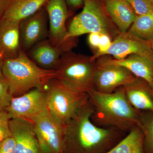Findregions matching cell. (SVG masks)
<instances>
[{
	"label": "cell",
	"instance_id": "cell-1",
	"mask_svg": "<svg viewBox=\"0 0 153 153\" xmlns=\"http://www.w3.org/2000/svg\"><path fill=\"white\" fill-rule=\"evenodd\" d=\"M92 106L88 100L64 126V153H105L128 133L113 128H102L91 121Z\"/></svg>",
	"mask_w": 153,
	"mask_h": 153
},
{
	"label": "cell",
	"instance_id": "cell-2",
	"mask_svg": "<svg viewBox=\"0 0 153 153\" xmlns=\"http://www.w3.org/2000/svg\"><path fill=\"white\" fill-rule=\"evenodd\" d=\"M87 94L93 109L91 119L96 125L127 133L139 127L140 112L129 102L123 86L111 93H101L93 89Z\"/></svg>",
	"mask_w": 153,
	"mask_h": 153
},
{
	"label": "cell",
	"instance_id": "cell-3",
	"mask_svg": "<svg viewBox=\"0 0 153 153\" xmlns=\"http://www.w3.org/2000/svg\"><path fill=\"white\" fill-rule=\"evenodd\" d=\"M2 70L13 97L44 88L56 75L55 70L43 69L35 64L22 49L16 57L4 59Z\"/></svg>",
	"mask_w": 153,
	"mask_h": 153
},
{
	"label": "cell",
	"instance_id": "cell-4",
	"mask_svg": "<svg viewBox=\"0 0 153 153\" xmlns=\"http://www.w3.org/2000/svg\"><path fill=\"white\" fill-rule=\"evenodd\" d=\"M96 60L69 51L63 53L55 69V79L71 90L87 94L94 89Z\"/></svg>",
	"mask_w": 153,
	"mask_h": 153
},
{
	"label": "cell",
	"instance_id": "cell-5",
	"mask_svg": "<svg viewBox=\"0 0 153 153\" xmlns=\"http://www.w3.org/2000/svg\"><path fill=\"white\" fill-rule=\"evenodd\" d=\"M83 4L82 11L72 19L67 29L69 39L93 33L114 38L120 33L99 0H83Z\"/></svg>",
	"mask_w": 153,
	"mask_h": 153
},
{
	"label": "cell",
	"instance_id": "cell-6",
	"mask_svg": "<svg viewBox=\"0 0 153 153\" xmlns=\"http://www.w3.org/2000/svg\"><path fill=\"white\" fill-rule=\"evenodd\" d=\"M49 113L58 124L64 126L88 100L87 94L69 89L54 78L44 87Z\"/></svg>",
	"mask_w": 153,
	"mask_h": 153
},
{
	"label": "cell",
	"instance_id": "cell-7",
	"mask_svg": "<svg viewBox=\"0 0 153 153\" xmlns=\"http://www.w3.org/2000/svg\"><path fill=\"white\" fill-rule=\"evenodd\" d=\"M49 21V39L63 52L71 51L76 39L68 37L66 27L68 11L65 0H49L45 6Z\"/></svg>",
	"mask_w": 153,
	"mask_h": 153
},
{
	"label": "cell",
	"instance_id": "cell-8",
	"mask_svg": "<svg viewBox=\"0 0 153 153\" xmlns=\"http://www.w3.org/2000/svg\"><path fill=\"white\" fill-rule=\"evenodd\" d=\"M135 77L126 68L110 63L101 56L96 60L94 90L102 93H112Z\"/></svg>",
	"mask_w": 153,
	"mask_h": 153
},
{
	"label": "cell",
	"instance_id": "cell-9",
	"mask_svg": "<svg viewBox=\"0 0 153 153\" xmlns=\"http://www.w3.org/2000/svg\"><path fill=\"white\" fill-rule=\"evenodd\" d=\"M30 121L35 127L41 153H64V126L54 120L48 108Z\"/></svg>",
	"mask_w": 153,
	"mask_h": 153
},
{
	"label": "cell",
	"instance_id": "cell-10",
	"mask_svg": "<svg viewBox=\"0 0 153 153\" xmlns=\"http://www.w3.org/2000/svg\"><path fill=\"white\" fill-rule=\"evenodd\" d=\"M47 95L44 88H36L18 97H13L5 111L11 119L31 120L46 110Z\"/></svg>",
	"mask_w": 153,
	"mask_h": 153
},
{
	"label": "cell",
	"instance_id": "cell-11",
	"mask_svg": "<svg viewBox=\"0 0 153 153\" xmlns=\"http://www.w3.org/2000/svg\"><path fill=\"white\" fill-rule=\"evenodd\" d=\"M20 34L21 48L26 52L49 38V21L45 7L21 22Z\"/></svg>",
	"mask_w": 153,
	"mask_h": 153
},
{
	"label": "cell",
	"instance_id": "cell-12",
	"mask_svg": "<svg viewBox=\"0 0 153 153\" xmlns=\"http://www.w3.org/2000/svg\"><path fill=\"white\" fill-rule=\"evenodd\" d=\"M133 54L153 60L150 42L141 39L128 31L120 33L114 38L111 46L104 55H111L114 59L119 60Z\"/></svg>",
	"mask_w": 153,
	"mask_h": 153
},
{
	"label": "cell",
	"instance_id": "cell-13",
	"mask_svg": "<svg viewBox=\"0 0 153 153\" xmlns=\"http://www.w3.org/2000/svg\"><path fill=\"white\" fill-rule=\"evenodd\" d=\"M9 123L16 153H41L38 137L32 122L24 119H11Z\"/></svg>",
	"mask_w": 153,
	"mask_h": 153
},
{
	"label": "cell",
	"instance_id": "cell-14",
	"mask_svg": "<svg viewBox=\"0 0 153 153\" xmlns=\"http://www.w3.org/2000/svg\"><path fill=\"white\" fill-rule=\"evenodd\" d=\"M126 97L139 112L153 113V88L142 78L136 77L125 86Z\"/></svg>",
	"mask_w": 153,
	"mask_h": 153
},
{
	"label": "cell",
	"instance_id": "cell-15",
	"mask_svg": "<svg viewBox=\"0 0 153 153\" xmlns=\"http://www.w3.org/2000/svg\"><path fill=\"white\" fill-rule=\"evenodd\" d=\"M20 22L2 19L0 21V55L4 59L16 56L22 50Z\"/></svg>",
	"mask_w": 153,
	"mask_h": 153
},
{
	"label": "cell",
	"instance_id": "cell-16",
	"mask_svg": "<svg viewBox=\"0 0 153 153\" xmlns=\"http://www.w3.org/2000/svg\"><path fill=\"white\" fill-rule=\"evenodd\" d=\"M63 53L49 38L39 42L26 52L29 58L41 68L54 70Z\"/></svg>",
	"mask_w": 153,
	"mask_h": 153
},
{
	"label": "cell",
	"instance_id": "cell-17",
	"mask_svg": "<svg viewBox=\"0 0 153 153\" xmlns=\"http://www.w3.org/2000/svg\"><path fill=\"white\" fill-rule=\"evenodd\" d=\"M103 56L108 62L126 68L135 76L144 79L153 88V60L136 54L119 60Z\"/></svg>",
	"mask_w": 153,
	"mask_h": 153
},
{
	"label": "cell",
	"instance_id": "cell-18",
	"mask_svg": "<svg viewBox=\"0 0 153 153\" xmlns=\"http://www.w3.org/2000/svg\"><path fill=\"white\" fill-rule=\"evenodd\" d=\"M108 14L120 33L129 29L137 16L134 11L126 0H104Z\"/></svg>",
	"mask_w": 153,
	"mask_h": 153
},
{
	"label": "cell",
	"instance_id": "cell-19",
	"mask_svg": "<svg viewBox=\"0 0 153 153\" xmlns=\"http://www.w3.org/2000/svg\"><path fill=\"white\" fill-rule=\"evenodd\" d=\"M49 0H8L2 19L20 22L34 15Z\"/></svg>",
	"mask_w": 153,
	"mask_h": 153
},
{
	"label": "cell",
	"instance_id": "cell-20",
	"mask_svg": "<svg viewBox=\"0 0 153 153\" xmlns=\"http://www.w3.org/2000/svg\"><path fill=\"white\" fill-rule=\"evenodd\" d=\"M143 135L139 127L131 130L125 137L105 153H144Z\"/></svg>",
	"mask_w": 153,
	"mask_h": 153
},
{
	"label": "cell",
	"instance_id": "cell-21",
	"mask_svg": "<svg viewBox=\"0 0 153 153\" xmlns=\"http://www.w3.org/2000/svg\"><path fill=\"white\" fill-rule=\"evenodd\" d=\"M128 31L138 38L150 42L153 38V12L137 16Z\"/></svg>",
	"mask_w": 153,
	"mask_h": 153
},
{
	"label": "cell",
	"instance_id": "cell-22",
	"mask_svg": "<svg viewBox=\"0 0 153 153\" xmlns=\"http://www.w3.org/2000/svg\"><path fill=\"white\" fill-rule=\"evenodd\" d=\"M140 112L139 125L143 135V146L144 153H153V113Z\"/></svg>",
	"mask_w": 153,
	"mask_h": 153
},
{
	"label": "cell",
	"instance_id": "cell-23",
	"mask_svg": "<svg viewBox=\"0 0 153 153\" xmlns=\"http://www.w3.org/2000/svg\"><path fill=\"white\" fill-rule=\"evenodd\" d=\"M137 16H141L153 12V5L149 0H126Z\"/></svg>",
	"mask_w": 153,
	"mask_h": 153
},
{
	"label": "cell",
	"instance_id": "cell-24",
	"mask_svg": "<svg viewBox=\"0 0 153 153\" xmlns=\"http://www.w3.org/2000/svg\"><path fill=\"white\" fill-rule=\"evenodd\" d=\"M12 97L7 82L4 78H0V111H5L10 105Z\"/></svg>",
	"mask_w": 153,
	"mask_h": 153
},
{
	"label": "cell",
	"instance_id": "cell-25",
	"mask_svg": "<svg viewBox=\"0 0 153 153\" xmlns=\"http://www.w3.org/2000/svg\"><path fill=\"white\" fill-rule=\"evenodd\" d=\"M10 120V117L5 111H2L0 115V144L6 139L12 137L9 123Z\"/></svg>",
	"mask_w": 153,
	"mask_h": 153
},
{
	"label": "cell",
	"instance_id": "cell-26",
	"mask_svg": "<svg viewBox=\"0 0 153 153\" xmlns=\"http://www.w3.org/2000/svg\"><path fill=\"white\" fill-rule=\"evenodd\" d=\"M111 38L108 35L101 34L97 51L91 56L92 59L96 60L99 57L103 56L108 50L112 44Z\"/></svg>",
	"mask_w": 153,
	"mask_h": 153
},
{
	"label": "cell",
	"instance_id": "cell-27",
	"mask_svg": "<svg viewBox=\"0 0 153 153\" xmlns=\"http://www.w3.org/2000/svg\"><path fill=\"white\" fill-rule=\"evenodd\" d=\"M0 153H16L15 141L13 137L7 138L0 144Z\"/></svg>",
	"mask_w": 153,
	"mask_h": 153
},
{
	"label": "cell",
	"instance_id": "cell-28",
	"mask_svg": "<svg viewBox=\"0 0 153 153\" xmlns=\"http://www.w3.org/2000/svg\"><path fill=\"white\" fill-rule=\"evenodd\" d=\"M101 33H91L88 34V41L91 47L94 49H98Z\"/></svg>",
	"mask_w": 153,
	"mask_h": 153
},
{
	"label": "cell",
	"instance_id": "cell-29",
	"mask_svg": "<svg viewBox=\"0 0 153 153\" xmlns=\"http://www.w3.org/2000/svg\"><path fill=\"white\" fill-rule=\"evenodd\" d=\"M69 6L74 8L78 7L83 4V0H65Z\"/></svg>",
	"mask_w": 153,
	"mask_h": 153
},
{
	"label": "cell",
	"instance_id": "cell-30",
	"mask_svg": "<svg viewBox=\"0 0 153 153\" xmlns=\"http://www.w3.org/2000/svg\"><path fill=\"white\" fill-rule=\"evenodd\" d=\"M8 0H0V21L2 19Z\"/></svg>",
	"mask_w": 153,
	"mask_h": 153
},
{
	"label": "cell",
	"instance_id": "cell-31",
	"mask_svg": "<svg viewBox=\"0 0 153 153\" xmlns=\"http://www.w3.org/2000/svg\"><path fill=\"white\" fill-rule=\"evenodd\" d=\"M4 62V58L0 55V78H4L3 74V64Z\"/></svg>",
	"mask_w": 153,
	"mask_h": 153
},
{
	"label": "cell",
	"instance_id": "cell-32",
	"mask_svg": "<svg viewBox=\"0 0 153 153\" xmlns=\"http://www.w3.org/2000/svg\"><path fill=\"white\" fill-rule=\"evenodd\" d=\"M150 42L151 48H152V50L153 53V38L150 41Z\"/></svg>",
	"mask_w": 153,
	"mask_h": 153
},
{
	"label": "cell",
	"instance_id": "cell-33",
	"mask_svg": "<svg viewBox=\"0 0 153 153\" xmlns=\"http://www.w3.org/2000/svg\"><path fill=\"white\" fill-rule=\"evenodd\" d=\"M152 3V4L153 5V0H149Z\"/></svg>",
	"mask_w": 153,
	"mask_h": 153
},
{
	"label": "cell",
	"instance_id": "cell-34",
	"mask_svg": "<svg viewBox=\"0 0 153 153\" xmlns=\"http://www.w3.org/2000/svg\"><path fill=\"white\" fill-rule=\"evenodd\" d=\"M2 111H0V115H1V114Z\"/></svg>",
	"mask_w": 153,
	"mask_h": 153
}]
</instances>
